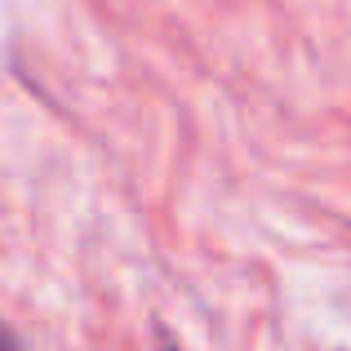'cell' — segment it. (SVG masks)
I'll use <instances>...</instances> for the list:
<instances>
[{"label":"cell","mask_w":351,"mask_h":351,"mask_svg":"<svg viewBox=\"0 0 351 351\" xmlns=\"http://www.w3.org/2000/svg\"><path fill=\"white\" fill-rule=\"evenodd\" d=\"M0 351H18V338H14V334H9V329H5V325H0Z\"/></svg>","instance_id":"obj_1"}]
</instances>
